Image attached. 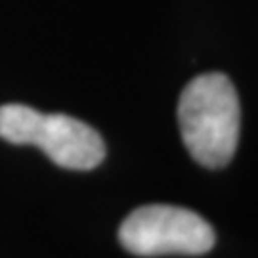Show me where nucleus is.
<instances>
[{"label": "nucleus", "mask_w": 258, "mask_h": 258, "mask_svg": "<svg viewBox=\"0 0 258 258\" xmlns=\"http://www.w3.org/2000/svg\"><path fill=\"white\" fill-rule=\"evenodd\" d=\"M178 126L185 149L205 168L230 163L241 128L237 90L224 73H205L185 84L178 102Z\"/></svg>", "instance_id": "1"}, {"label": "nucleus", "mask_w": 258, "mask_h": 258, "mask_svg": "<svg viewBox=\"0 0 258 258\" xmlns=\"http://www.w3.org/2000/svg\"><path fill=\"white\" fill-rule=\"evenodd\" d=\"M0 138L16 146H37L67 170H92L105 159L103 138L86 122L21 103L0 107Z\"/></svg>", "instance_id": "2"}, {"label": "nucleus", "mask_w": 258, "mask_h": 258, "mask_svg": "<svg viewBox=\"0 0 258 258\" xmlns=\"http://www.w3.org/2000/svg\"><path fill=\"white\" fill-rule=\"evenodd\" d=\"M119 241L138 256L205 254L214 247V230L197 212L174 205H144L119 228Z\"/></svg>", "instance_id": "3"}]
</instances>
